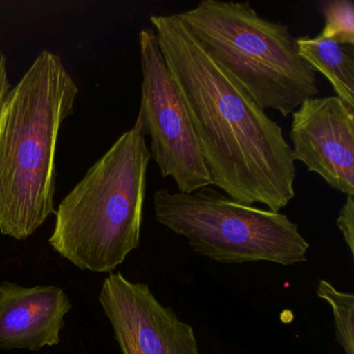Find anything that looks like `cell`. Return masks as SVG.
Segmentation results:
<instances>
[{
    "label": "cell",
    "mask_w": 354,
    "mask_h": 354,
    "mask_svg": "<svg viewBox=\"0 0 354 354\" xmlns=\"http://www.w3.org/2000/svg\"><path fill=\"white\" fill-rule=\"evenodd\" d=\"M183 98L212 185L279 212L295 196V160L281 126L214 61L177 14L150 17Z\"/></svg>",
    "instance_id": "obj_1"
},
{
    "label": "cell",
    "mask_w": 354,
    "mask_h": 354,
    "mask_svg": "<svg viewBox=\"0 0 354 354\" xmlns=\"http://www.w3.org/2000/svg\"><path fill=\"white\" fill-rule=\"evenodd\" d=\"M78 86L44 50L12 88L0 118V233L26 240L55 211V153Z\"/></svg>",
    "instance_id": "obj_2"
},
{
    "label": "cell",
    "mask_w": 354,
    "mask_h": 354,
    "mask_svg": "<svg viewBox=\"0 0 354 354\" xmlns=\"http://www.w3.org/2000/svg\"><path fill=\"white\" fill-rule=\"evenodd\" d=\"M150 160L134 123L62 201L51 248L82 270L113 272L140 245Z\"/></svg>",
    "instance_id": "obj_3"
},
{
    "label": "cell",
    "mask_w": 354,
    "mask_h": 354,
    "mask_svg": "<svg viewBox=\"0 0 354 354\" xmlns=\"http://www.w3.org/2000/svg\"><path fill=\"white\" fill-rule=\"evenodd\" d=\"M177 16L264 111L288 117L318 94L316 73L298 55L289 28L250 3L204 0Z\"/></svg>",
    "instance_id": "obj_4"
},
{
    "label": "cell",
    "mask_w": 354,
    "mask_h": 354,
    "mask_svg": "<svg viewBox=\"0 0 354 354\" xmlns=\"http://www.w3.org/2000/svg\"><path fill=\"white\" fill-rule=\"evenodd\" d=\"M154 210L159 223L215 262L291 266L308 260L310 243L287 215L242 204L210 186L192 194L160 188Z\"/></svg>",
    "instance_id": "obj_5"
},
{
    "label": "cell",
    "mask_w": 354,
    "mask_h": 354,
    "mask_svg": "<svg viewBox=\"0 0 354 354\" xmlns=\"http://www.w3.org/2000/svg\"><path fill=\"white\" fill-rule=\"evenodd\" d=\"M142 65V101L136 124L151 138V158L178 192L192 194L212 185L183 98L171 77L151 28L138 35Z\"/></svg>",
    "instance_id": "obj_6"
},
{
    "label": "cell",
    "mask_w": 354,
    "mask_h": 354,
    "mask_svg": "<svg viewBox=\"0 0 354 354\" xmlns=\"http://www.w3.org/2000/svg\"><path fill=\"white\" fill-rule=\"evenodd\" d=\"M98 298L122 354H200L194 328L160 304L148 283L111 272Z\"/></svg>",
    "instance_id": "obj_7"
},
{
    "label": "cell",
    "mask_w": 354,
    "mask_h": 354,
    "mask_svg": "<svg viewBox=\"0 0 354 354\" xmlns=\"http://www.w3.org/2000/svg\"><path fill=\"white\" fill-rule=\"evenodd\" d=\"M289 136L294 160L354 196V109L337 96L306 99L292 113Z\"/></svg>",
    "instance_id": "obj_8"
},
{
    "label": "cell",
    "mask_w": 354,
    "mask_h": 354,
    "mask_svg": "<svg viewBox=\"0 0 354 354\" xmlns=\"http://www.w3.org/2000/svg\"><path fill=\"white\" fill-rule=\"evenodd\" d=\"M72 304L57 286L0 285V349L38 351L61 343Z\"/></svg>",
    "instance_id": "obj_9"
},
{
    "label": "cell",
    "mask_w": 354,
    "mask_h": 354,
    "mask_svg": "<svg viewBox=\"0 0 354 354\" xmlns=\"http://www.w3.org/2000/svg\"><path fill=\"white\" fill-rule=\"evenodd\" d=\"M302 61L316 73L322 74L333 86L337 97L354 109L353 46L344 45L319 34L315 38L295 39Z\"/></svg>",
    "instance_id": "obj_10"
},
{
    "label": "cell",
    "mask_w": 354,
    "mask_h": 354,
    "mask_svg": "<svg viewBox=\"0 0 354 354\" xmlns=\"http://www.w3.org/2000/svg\"><path fill=\"white\" fill-rule=\"evenodd\" d=\"M317 295L331 306L335 337L344 354H354V295L335 289L329 281L319 279Z\"/></svg>",
    "instance_id": "obj_11"
},
{
    "label": "cell",
    "mask_w": 354,
    "mask_h": 354,
    "mask_svg": "<svg viewBox=\"0 0 354 354\" xmlns=\"http://www.w3.org/2000/svg\"><path fill=\"white\" fill-rule=\"evenodd\" d=\"M325 26L320 32L344 45L354 46V3L351 0H330L321 3Z\"/></svg>",
    "instance_id": "obj_12"
},
{
    "label": "cell",
    "mask_w": 354,
    "mask_h": 354,
    "mask_svg": "<svg viewBox=\"0 0 354 354\" xmlns=\"http://www.w3.org/2000/svg\"><path fill=\"white\" fill-rule=\"evenodd\" d=\"M354 196H347L345 204L339 211L337 225L343 235L344 240L349 248L350 254L354 256Z\"/></svg>",
    "instance_id": "obj_13"
},
{
    "label": "cell",
    "mask_w": 354,
    "mask_h": 354,
    "mask_svg": "<svg viewBox=\"0 0 354 354\" xmlns=\"http://www.w3.org/2000/svg\"><path fill=\"white\" fill-rule=\"evenodd\" d=\"M12 88L8 78L7 61L3 50L0 49V118L3 115L6 103L9 98Z\"/></svg>",
    "instance_id": "obj_14"
}]
</instances>
